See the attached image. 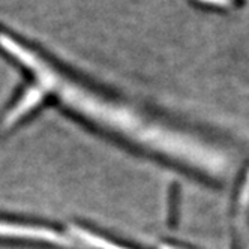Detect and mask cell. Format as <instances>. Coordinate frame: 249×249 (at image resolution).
Wrapping results in <instances>:
<instances>
[{
	"instance_id": "6da1fadb",
	"label": "cell",
	"mask_w": 249,
	"mask_h": 249,
	"mask_svg": "<svg viewBox=\"0 0 249 249\" xmlns=\"http://www.w3.org/2000/svg\"><path fill=\"white\" fill-rule=\"evenodd\" d=\"M0 44L8 50L9 54L32 71L39 86H44L41 87L44 92H54L69 108L77 110L87 119L98 122L114 132L123 134V137L131 138L135 143L147 146L167 156L177 158L191 167L201 168L213 176H224L227 173V158L216 150L207 149V146L198 140L183 137V134L162 128L159 124H152L126 107L116 105L114 102L105 101V98L96 96L81 86L63 78L54 68L47 65V62L33 54L30 50L11 41L8 36L0 38Z\"/></svg>"
},
{
	"instance_id": "7a4b0ae2",
	"label": "cell",
	"mask_w": 249,
	"mask_h": 249,
	"mask_svg": "<svg viewBox=\"0 0 249 249\" xmlns=\"http://www.w3.org/2000/svg\"><path fill=\"white\" fill-rule=\"evenodd\" d=\"M0 237L42 240L56 245L65 243V236L54 230L44 228V227H33V225L11 224V222H0Z\"/></svg>"
},
{
	"instance_id": "3957f363",
	"label": "cell",
	"mask_w": 249,
	"mask_h": 249,
	"mask_svg": "<svg viewBox=\"0 0 249 249\" xmlns=\"http://www.w3.org/2000/svg\"><path fill=\"white\" fill-rule=\"evenodd\" d=\"M74 233L75 236L87 246H90L93 249H128V248H122L119 245H114L113 242L107 240L101 236H96L93 234L92 231H87V230H83L80 227L74 228Z\"/></svg>"
},
{
	"instance_id": "277c9868",
	"label": "cell",
	"mask_w": 249,
	"mask_h": 249,
	"mask_svg": "<svg viewBox=\"0 0 249 249\" xmlns=\"http://www.w3.org/2000/svg\"><path fill=\"white\" fill-rule=\"evenodd\" d=\"M162 249H180V248H174V246H164Z\"/></svg>"
}]
</instances>
